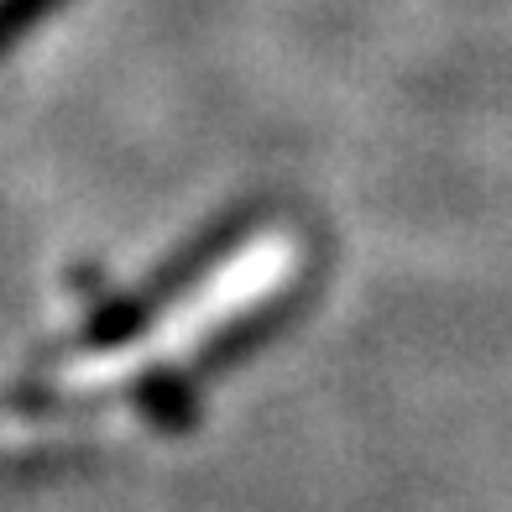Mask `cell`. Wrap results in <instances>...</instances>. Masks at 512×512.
Returning a JSON list of instances; mask_svg holds the SVG:
<instances>
[{
  "instance_id": "cell-1",
  "label": "cell",
  "mask_w": 512,
  "mask_h": 512,
  "mask_svg": "<svg viewBox=\"0 0 512 512\" xmlns=\"http://www.w3.org/2000/svg\"><path fill=\"white\" fill-rule=\"evenodd\" d=\"M42 6H48V0H0V48H6V37L27 27Z\"/></svg>"
}]
</instances>
